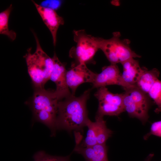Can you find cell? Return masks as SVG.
Wrapping results in <instances>:
<instances>
[{"mask_svg":"<svg viewBox=\"0 0 161 161\" xmlns=\"http://www.w3.org/2000/svg\"><path fill=\"white\" fill-rule=\"evenodd\" d=\"M33 34L36 44V51L32 54L31 49H28L24 57L35 89H44L45 84L50 80L54 63L52 58L50 57L42 49L36 34L35 32Z\"/></svg>","mask_w":161,"mask_h":161,"instance_id":"2","label":"cell"},{"mask_svg":"<svg viewBox=\"0 0 161 161\" xmlns=\"http://www.w3.org/2000/svg\"><path fill=\"white\" fill-rule=\"evenodd\" d=\"M75 46L70 50L69 56L78 64H86L92 61L99 49L97 37L87 34L83 30L73 31Z\"/></svg>","mask_w":161,"mask_h":161,"instance_id":"5","label":"cell"},{"mask_svg":"<svg viewBox=\"0 0 161 161\" xmlns=\"http://www.w3.org/2000/svg\"><path fill=\"white\" fill-rule=\"evenodd\" d=\"M32 1L44 23L50 31L52 36L53 45L55 46L56 43L58 29L61 25L64 24L63 18L53 9L39 5L33 1Z\"/></svg>","mask_w":161,"mask_h":161,"instance_id":"11","label":"cell"},{"mask_svg":"<svg viewBox=\"0 0 161 161\" xmlns=\"http://www.w3.org/2000/svg\"><path fill=\"white\" fill-rule=\"evenodd\" d=\"M69 161V160H68V161Z\"/></svg>","mask_w":161,"mask_h":161,"instance_id":"23","label":"cell"},{"mask_svg":"<svg viewBox=\"0 0 161 161\" xmlns=\"http://www.w3.org/2000/svg\"><path fill=\"white\" fill-rule=\"evenodd\" d=\"M154 155V154L153 153L149 154L146 157L144 161H151Z\"/></svg>","mask_w":161,"mask_h":161,"instance_id":"22","label":"cell"},{"mask_svg":"<svg viewBox=\"0 0 161 161\" xmlns=\"http://www.w3.org/2000/svg\"><path fill=\"white\" fill-rule=\"evenodd\" d=\"M69 156L63 157L52 156L44 151H40L33 156L34 161H66L69 160Z\"/></svg>","mask_w":161,"mask_h":161,"instance_id":"20","label":"cell"},{"mask_svg":"<svg viewBox=\"0 0 161 161\" xmlns=\"http://www.w3.org/2000/svg\"><path fill=\"white\" fill-rule=\"evenodd\" d=\"M121 64L123 69L122 76L123 81L128 85L136 87L138 81L147 68L141 67L138 61L134 58L130 59Z\"/></svg>","mask_w":161,"mask_h":161,"instance_id":"13","label":"cell"},{"mask_svg":"<svg viewBox=\"0 0 161 161\" xmlns=\"http://www.w3.org/2000/svg\"><path fill=\"white\" fill-rule=\"evenodd\" d=\"M123 100L125 111L131 118H136L144 125L148 121L150 102L146 95L136 87L124 89Z\"/></svg>","mask_w":161,"mask_h":161,"instance_id":"4","label":"cell"},{"mask_svg":"<svg viewBox=\"0 0 161 161\" xmlns=\"http://www.w3.org/2000/svg\"><path fill=\"white\" fill-rule=\"evenodd\" d=\"M151 135L161 137V120L152 123L149 132L143 136V138L146 140Z\"/></svg>","mask_w":161,"mask_h":161,"instance_id":"21","label":"cell"},{"mask_svg":"<svg viewBox=\"0 0 161 161\" xmlns=\"http://www.w3.org/2000/svg\"><path fill=\"white\" fill-rule=\"evenodd\" d=\"M59 101L55 90L35 89L30 107L33 113L44 111L57 117Z\"/></svg>","mask_w":161,"mask_h":161,"instance_id":"7","label":"cell"},{"mask_svg":"<svg viewBox=\"0 0 161 161\" xmlns=\"http://www.w3.org/2000/svg\"><path fill=\"white\" fill-rule=\"evenodd\" d=\"M90 89L84 92L79 97L72 94L59 101L56 119L57 130H65L69 133L82 131L89 119L86 108Z\"/></svg>","mask_w":161,"mask_h":161,"instance_id":"1","label":"cell"},{"mask_svg":"<svg viewBox=\"0 0 161 161\" xmlns=\"http://www.w3.org/2000/svg\"><path fill=\"white\" fill-rule=\"evenodd\" d=\"M88 128L86 137L81 142V140L76 139L79 142V144L83 147H89L95 145L97 143L95 123L89 119L86 124Z\"/></svg>","mask_w":161,"mask_h":161,"instance_id":"18","label":"cell"},{"mask_svg":"<svg viewBox=\"0 0 161 161\" xmlns=\"http://www.w3.org/2000/svg\"><path fill=\"white\" fill-rule=\"evenodd\" d=\"M96 73L89 70L84 64H72L66 75L67 84L71 89L72 94L75 95L76 90L81 84L93 82Z\"/></svg>","mask_w":161,"mask_h":161,"instance_id":"8","label":"cell"},{"mask_svg":"<svg viewBox=\"0 0 161 161\" xmlns=\"http://www.w3.org/2000/svg\"><path fill=\"white\" fill-rule=\"evenodd\" d=\"M95 122L97 143L106 144L108 138L112 136L113 131L107 127L103 117L96 116Z\"/></svg>","mask_w":161,"mask_h":161,"instance_id":"15","label":"cell"},{"mask_svg":"<svg viewBox=\"0 0 161 161\" xmlns=\"http://www.w3.org/2000/svg\"><path fill=\"white\" fill-rule=\"evenodd\" d=\"M12 9V4H11L0 13V34L6 35L13 41L16 38V33L13 30H9L8 27L9 17Z\"/></svg>","mask_w":161,"mask_h":161,"instance_id":"17","label":"cell"},{"mask_svg":"<svg viewBox=\"0 0 161 161\" xmlns=\"http://www.w3.org/2000/svg\"><path fill=\"white\" fill-rule=\"evenodd\" d=\"M148 94L157 105L154 112L159 114L161 112V80L158 79L154 82Z\"/></svg>","mask_w":161,"mask_h":161,"instance_id":"19","label":"cell"},{"mask_svg":"<svg viewBox=\"0 0 161 161\" xmlns=\"http://www.w3.org/2000/svg\"><path fill=\"white\" fill-rule=\"evenodd\" d=\"M92 84L93 88H99L113 85L120 86L124 89L134 87L124 82L118 66L117 64H113L103 67L101 72L96 73Z\"/></svg>","mask_w":161,"mask_h":161,"instance_id":"9","label":"cell"},{"mask_svg":"<svg viewBox=\"0 0 161 161\" xmlns=\"http://www.w3.org/2000/svg\"><path fill=\"white\" fill-rule=\"evenodd\" d=\"M160 73L159 71L156 68L150 70L146 68L138 81L136 87L144 93L148 94L152 86L158 79Z\"/></svg>","mask_w":161,"mask_h":161,"instance_id":"14","label":"cell"},{"mask_svg":"<svg viewBox=\"0 0 161 161\" xmlns=\"http://www.w3.org/2000/svg\"><path fill=\"white\" fill-rule=\"evenodd\" d=\"M95 96L99 102L96 116L103 117L105 115L118 116L125 111L123 93H112L106 87H103L98 88Z\"/></svg>","mask_w":161,"mask_h":161,"instance_id":"6","label":"cell"},{"mask_svg":"<svg viewBox=\"0 0 161 161\" xmlns=\"http://www.w3.org/2000/svg\"><path fill=\"white\" fill-rule=\"evenodd\" d=\"M54 65L50 80L54 82L56 85L55 94L59 100L66 98L72 94L66 83V75L67 72L66 64L61 62L55 52L52 58Z\"/></svg>","mask_w":161,"mask_h":161,"instance_id":"10","label":"cell"},{"mask_svg":"<svg viewBox=\"0 0 161 161\" xmlns=\"http://www.w3.org/2000/svg\"><path fill=\"white\" fill-rule=\"evenodd\" d=\"M120 36V33L116 32L109 39L97 37L99 49L103 52L111 64H121L130 59L141 57L131 49L130 40L121 39Z\"/></svg>","mask_w":161,"mask_h":161,"instance_id":"3","label":"cell"},{"mask_svg":"<svg viewBox=\"0 0 161 161\" xmlns=\"http://www.w3.org/2000/svg\"><path fill=\"white\" fill-rule=\"evenodd\" d=\"M35 120L46 125L50 130L52 136H54L57 130L56 117L45 111H41L33 113Z\"/></svg>","mask_w":161,"mask_h":161,"instance_id":"16","label":"cell"},{"mask_svg":"<svg viewBox=\"0 0 161 161\" xmlns=\"http://www.w3.org/2000/svg\"><path fill=\"white\" fill-rule=\"evenodd\" d=\"M108 147L106 144H97L89 147L80 145L76 140L73 151L81 154L85 161H109L107 152Z\"/></svg>","mask_w":161,"mask_h":161,"instance_id":"12","label":"cell"}]
</instances>
